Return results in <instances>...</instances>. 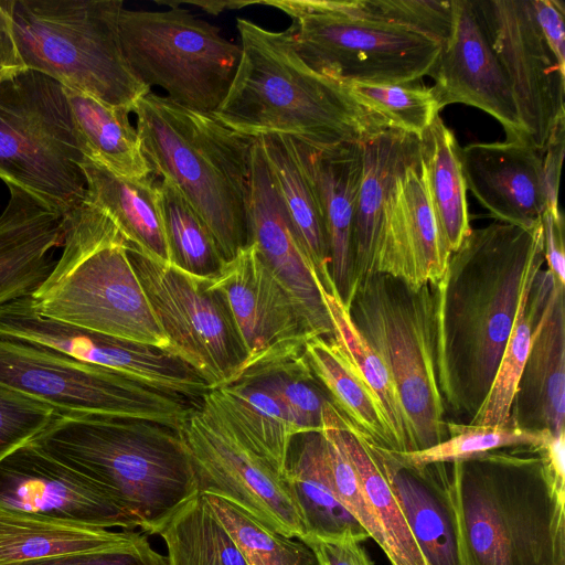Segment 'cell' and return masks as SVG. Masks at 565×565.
<instances>
[{"mask_svg": "<svg viewBox=\"0 0 565 565\" xmlns=\"http://www.w3.org/2000/svg\"><path fill=\"white\" fill-rule=\"evenodd\" d=\"M241 58L214 117L253 138L281 135L327 147L364 143L387 122L360 104L345 85L309 67L288 33L236 20Z\"/></svg>", "mask_w": 565, "mask_h": 565, "instance_id": "obj_3", "label": "cell"}, {"mask_svg": "<svg viewBox=\"0 0 565 565\" xmlns=\"http://www.w3.org/2000/svg\"><path fill=\"white\" fill-rule=\"evenodd\" d=\"M8 188L0 214V307L36 290L64 242V216L22 189Z\"/></svg>", "mask_w": 565, "mask_h": 565, "instance_id": "obj_25", "label": "cell"}, {"mask_svg": "<svg viewBox=\"0 0 565 565\" xmlns=\"http://www.w3.org/2000/svg\"><path fill=\"white\" fill-rule=\"evenodd\" d=\"M159 4L172 7H180V4H192L201 8L203 11L217 15L225 10H236L242 9L247 6L260 4V0L258 1H238V0H205V1H193V0H170V1H156Z\"/></svg>", "mask_w": 565, "mask_h": 565, "instance_id": "obj_54", "label": "cell"}, {"mask_svg": "<svg viewBox=\"0 0 565 565\" xmlns=\"http://www.w3.org/2000/svg\"><path fill=\"white\" fill-rule=\"evenodd\" d=\"M107 489L147 534L200 493L180 430L108 415H57L32 440Z\"/></svg>", "mask_w": 565, "mask_h": 565, "instance_id": "obj_4", "label": "cell"}, {"mask_svg": "<svg viewBox=\"0 0 565 565\" xmlns=\"http://www.w3.org/2000/svg\"><path fill=\"white\" fill-rule=\"evenodd\" d=\"M249 243L290 294L315 337L332 338L322 286L305 255L278 189L254 138L247 196Z\"/></svg>", "mask_w": 565, "mask_h": 565, "instance_id": "obj_20", "label": "cell"}, {"mask_svg": "<svg viewBox=\"0 0 565 565\" xmlns=\"http://www.w3.org/2000/svg\"><path fill=\"white\" fill-rule=\"evenodd\" d=\"M29 302L40 316L173 352L130 264L127 242L87 200L64 216L62 254Z\"/></svg>", "mask_w": 565, "mask_h": 565, "instance_id": "obj_6", "label": "cell"}, {"mask_svg": "<svg viewBox=\"0 0 565 565\" xmlns=\"http://www.w3.org/2000/svg\"><path fill=\"white\" fill-rule=\"evenodd\" d=\"M429 198L450 253L471 232L461 147L438 116L420 139Z\"/></svg>", "mask_w": 565, "mask_h": 565, "instance_id": "obj_36", "label": "cell"}, {"mask_svg": "<svg viewBox=\"0 0 565 565\" xmlns=\"http://www.w3.org/2000/svg\"><path fill=\"white\" fill-rule=\"evenodd\" d=\"M322 296L333 327L332 338L380 401L395 443V451H411L406 419L387 367L356 329L337 292H328L322 288Z\"/></svg>", "mask_w": 565, "mask_h": 565, "instance_id": "obj_40", "label": "cell"}, {"mask_svg": "<svg viewBox=\"0 0 565 565\" xmlns=\"http://www.w3.org/2000/svg\"><path fill=\"white\" fill-rule=\"evenodd\" d=\"M63 89L86 158L124 178L141 180L152 174L130 122V110L65 86Z\"/></svg>", "mask_w": 565, "mask_h": 565, "instance_id": "obj_34", "label": "cell"}, {"mask_svg": "<svg viewBox=\"0 0 565 565\" xmlns=\"http://www.w3.org/2000/svg\"><path fill=\"white\" fill-rule=\"evenodd\" d=\"M0 385L58 415L152 420L181 430L199 403L56 350L0 335Z\"/></svg>", "mask_w": 565, "mask_h": 565, "instance_id": "obj_12", "label": "cell"}, {"mask_svg": "<svg viewBox=\"0 0 565 565\" xmlns=\"http://www.w3.org/2000/svg\"><path fill=\"white\" fill-rule=\"evenodd\" d=\"M57 415L52 407L0 385V460L36 438Z\"/></svg>", "mask_w": 565, "mask_h": 565, "instance_id": "obj_46", "label": "cell"}, {"mask_svg": "<svg viewBox=\"0 0 565 565\" xmlns=\"http://www.w3.org/2000/svg\"><path fill=\"white\" fill-rule=\"evenodd\" d=\"M120 40L126 60L147 86H159L174 104L213 114L236 74L241 46L186 9H122Z\"/></svg>", "mask_w": 565, "mask_h": 565, "instance_id": "obj_11", "label": "cell"}, {"mask_svg": "<svg viewBox=\"0 0 565 565\" xmlns=\"http://www.w3.org/2000/svg\"><path fill=\"white\" fill-rule=\"evenodd\" d=\"M351 95L394 128L422 139L440 107L423 84L343 83Z\"/></svg>", "mask_w": 565, "mask_h": 565, "instance_id": "obj_44", "label": "cell"}, {"mask_svg": "<svg viewBox=\"0 0 565 565\" xmlns=\"http://www.w3.org/2000/svg\"><path fill=\"white\" fill-rule=\"evenodd\" d=\"M77 139L63 85L33 70L0 83V179L68 215L86 201Z\"/></svg>", "mask_w": 565, "mask_h": 565, "instance_id": "obj_10", "label": "cell"}, {"mask_svg": "<svg viewBox=\"0 0 565 565\" xmlns=\"http://www.w3.org/2000/svg\"><path fill=\"white\" fill-rule=\"evenodd\" d=\"M81 168L86 180V200L110 218L127 244L170 264L154 189L157 177L124 178L86 157Z\"/></svg>", "mask_w": 565, "mask_h": 565, "instance_id": "obj_30", "label": "cell"}, {"mask_svg": "<svg viewBox=\"0 0 565 565\" xmlns=\"http://www.w3.org/2000/svg\"><path fill=\"white\" fill-rule=\"evenodd\" d=\"M203 495L248 565H315L312 552L301 541L277 533L224 497Z\"/></svg>", "mask_w": 565, "mask_h": 565, "instance_id": "obj_43", "label": "cell"}, {"mask_svg": "<svg viewBox=\"0 0 565 565\" xmlns=\"http://www.w3.org/2000/svg\"><path fill=\"white\" fill-rule=\"evenodd\" d=\"M306 361L333 407L369 443L395 451L382 405L333 338L312 337Z\"/></svg>", "mask_w": 565, "mask_h": 565, "instance_id": "obj_33", "label": "cell"}, {"mask_svg": "<svg viewBox=\"0 0 565 565\" xmlns=\"http://www.w3.org/2000/svg\"><path fill=\"white\" fill-rule=\"evenodd\" d=\"M543 253L547 269L565 285L564 216L561 210L546 209L541 216Z\"/></svg>", "mask_w": 565, "mask_h": 565, "instance_id": "obj_50", "label": "cell"}, {"mask_svg": "<svg viewBox=\"0 0 565 565\" xmlns=\"http://www.w3.org/2000/svg\"><path fill=\"white\" fill-rule=\"evenodd\" d=\"M337 416L342 446L380 524L385 555L392 565H428L391 489L374 446L338 411Z\"/></svg>", "mask_w": 565, "mask_h": 565, "instance_id": "obj_35", "label": "cell"}, {"mask_svg": "<svg viewBox=\"0 0 565 565\" xmlns=\"http://www.w3.org/2000/svg\"><path fill=\"white\" fill-rule=\"evenodd\" d=\"M154 189L170 264L198 278L215 277L225 263L203 220L168 180L156 178Z\"/></svg>", "mask_w": 565, "mask_h": 565, "instance_id": "obj_39", "label": "cell"}, {"mask_svg": "<svg viewBox=\"0 0 565 565\" xmlns=\"http://www.w3.org/2000/svg\"><path fill=\"white\" fill-rule=\"evenodd\" d=\"M131 113L151 173L168 180L210 230L224 263L249 243L247 196L254 138L213 114L183 108L151 90Z\"/></svg>", "mask_w": 565, "mask_h": 565, "instance_id": "obj_5", "label": "cell"}, {"mask_svg": "<svg viewBox=\"0 0 565 565\" xmlns=\"http://www.w3.org/2000/svg\"><path fill=\"white\" fill-rule=\"evenodd\" d=\"M239 379L250 380L270 391L287 412L296 435L322 430L323 409L330 399L313 376L303 352L249 369Z\"/></svg>", "mask_w": 565, "mask_h": 565, "instance_id": "obj_42", "label": "cell"}, {"mask_svg": "<svg viewBox=\"0 0 565 565\" xmlns=\"http://www.w3.org/2000/svg\"><path fill=\"white\" fill-rule=\"evenodd\" d=\"M362 14L435 39L443 44L452 26L451 0H358Z\"/></svg>", "mask_w": 565, "mask_h": 565, "instance_id": "obj_45", "label": "cell"}, {"mask_svg": "<svg viewBox=\"0 0 565 565\" xmlns=\"http://www.w3.org/2000/svg\"><path fill=\"white\" fill-rule=\"evenodd\" d=\"M467 190L498 222L531 228L547 209L542 152L523 140L461 148Z\"/></svg>", "mask_w": 565, "mask_h": 565, "instance_id": "obj_22", "label": "cell"}, {"mask_svg": "<svg viewBox=\"0 0 565 565\" xmlns=\"http://www.w3.org/2000/svg\"><path fill=\"white\" fill-rule=\"evenodd\" d=\"M10 565H168L147 536L132 545L96 552L60 554Z\"/></svg>", "mask_w": 565, "mask_h": 565, "instance_id": "obj_47", "label": "cell"}, {"mask_svg": "<svg viewBox=\"0 0 565 565\" xmlns=\"http://www.w3.org/2000/svg\"><path fill=\"white\" fill-rule=\"evenodd\" d=\"M130 264L153 316L175 354L209 384L210 391L234 382L247 354L221 291L169 263L127 244Z\"/></svg>", "mask_w": 565, "mask_h": 565, "instance_id": "obj_13", "label": "cell"}, {"mask_svg": "<svg viewBox=\"0 0 565 565\" xmlns=\"http://www.w3.org/2000/svg\"><path fill=\"white\" fill-rule=\"evenodd\" d=\"M374 448L428 565H460L452 514L434 466H399Z\"/></svg>", "mask_w": 565, "mask_h": 565, "instance_id": "obj_29", "label": "cell"}, {"mask_svg": "<svg viewBox=\"0 0 565 565\" xmlns=\"http://www.w3.org/2000/svg\"><path fill=\"white\" fill-rule=\"evenodd\" d=\"M564 290L565 285L554 278L513 397L510 417L525 430L565 431Z\"/></svg>", "mask_w": 565, "mask_h": 565, "instance_id": "obj_24", "label": "cell"}, {"mask_svg": "<svg viewBox=\"0 0 565 565\" xmlns=\"http://www.w3.org/2000/svg\"><path fill=\"white\" fill-rule=\"evenodd\" d=\"M448 438L429 448L417 451H392L381 448L394 462L404 467H422L468 460L484 454L518 447L541 446L547 430L530 431L520 428L510 417L502 425L483 426L446 420Z\"/></svg>", "mask_w": 565, "mask_h": 565, "instance_id": "obj_41", "label": "cell"}, {"mask_svg": "<svg viewBox=\"0 0 565 565\" xmlns=\"http://www.w3.org/2000/svg\"><path fill=\"white\" fill-rule=\"evenodd\" d=\"M291 20L286 30L300 58L341 83L409 84L430 75L443 43L369 18L358 0H260Z\"/></svg>", "mask_w": 565, "mask_h": 565, "instance_id": "obj_9", "label": "cell"}, {"mask_svg": "<svg viewBox=\"0 0 565 565\" xmlns=\"http://www.w3.org/2000/svg\"><path fill=\"white\" fill-rule=\"evenodd\" d=\"M0 507L109 530L137 529L100 483L32 441L0 460Z\"/></svg>", "mask_w": 565, "mask_h": 565, "instance_id": "obj_18", "label": "cell"}, {"mask_svg": "<svg viewBox=\"0 0 565 565\" xmlns=\"http://www.w3.org/2000/svg\"><path fill=\"white\" fill-rule=\"evenodd\" d=\"M285 480L301 510L307 534L344 536L359 542L370 537L335 492L321 431L292 437Z\"/></svg>", "mask_w": 565, "mask_h": 565, "instance_id": "obj_27", "label": "cell"}, {"mask_svg": "<svg viewBox=\"0 0 565 565\" xmlns=\"http://www.w3.org/2000/svg\"><path fill=\"white\" fill-rule=\"evenodd\" d=\"M122 9L121 0H11L13 36L24 65L131 111L151 89L124 54Z\"/></svg>", "mask_w": 565, "mask_h": 565, "instance_id": "obj_7", "label": "cell"}, {"mask_svg": "<svg viewBox=\"0 0 565 565\" xmlns=\"http://www.w3.org/2000/svg\"><path fill=\"white\" fill-rule=\"evenodd\" d=\"M168 565H248L205 495L180 508L157 533Z\"/></svg>", "mask_w": 565, "mask_h": 565, "instance_id": "obj_38", "label": "cell"}, {"mask_svg": "<svg viewBox=\"0 0 565 565\" xmlns=\"http://www.w3.org/2000/svg\"><path fill=\"white\" fill-rule=\"evenodd\" d=\"M230 423L244 443L285 477L296 435L279 399L246 379L209 391L204 396Z\"/></svg>", "mask_w": 565, "mask_h": 565, "instance_id": "obj_32", "label": "cell"}, {"mask_svg": "<svg viewBox=\"0 0 565 565\" xmlns=\"http://www.w3.org/2000/svg\"><path fill=\"white\" fill-rule=\"evenodd\" d=\"M10 4L0 0V83L28 70L13 36Z\"/></svg>", "mask_w": 565, "mask_h": 565, "instance_id": "obj_53", "label": "cell"}, {"mask_svg": "<svg viewBox=\"0 0 565 565\" xmlns=\"http://www.w3.org/2000/svg\"><path fill=\"white\" fill-rule=\"evenodd\" d=\"M294 140L320 204L330 278L338 297L349 309L353 298L352 230L363 175V143L319 147Z\"/></svg>", "mask_w": 565, "mask_h": 565, "instance_id": "obj_23", "label": "cell"}, {"mask_svg": "<svg viewBox=\"0 0 565 565\" xmlns=\"http://www.w3.org/2000/svg\"><path fill=\"white\" fill-rule=\"evenodd\" d=\"M536 448L431 463L452 514L460 565H565V509Z\"/></svg>", "mask_w": 565, "mask_h": 565, "instance_id": "obj_2", "label": "cell"}, {"mask_svg": "<svg viewBox=\"0 0 565 565\" xmlns=\"http://www.w3.org/2000/svg\"><path fill=\"white\" fill-rule=\"evenodd\" d=\"M209 284L225 297L244 344L247 360L241 374L301 354L315 337L253 243L225 263Z\"/></svg>", "mask_w": 565, "mask_h": 565, "instance_id": "obj_17", "label": "cell"}, {"mask_svg": "<svg viewBox=\"0 0 565 565\" xmlns=\"http://www.w3.org/2000/svg\"><path fill=\"white\" fill-rule=\"evenodd\" d=\"M0 335L56 350L195 403L210 391L206 381L175 353L40 316L29 297L0 307Z\"/></svg>", "mask_w": 565, "mask_h": 565, "instance_id": "obj_16", "label": "cell"}, {"mask_svg": "<svg viewBox=\"0 0 565 565\" xmlns=\"http://www.w3.org/2000/svg\"><path fill=\"white\" fill-rule=\"evenodd\" d=\"M535 21L548 47L565 68V4L561 0H530Z\"/></svg>", "mask_w": 565, "mask_h": 565, "instance_id": "obj_49", "label": "cell"}, {"mask_svg": "<svg viewBox=\"0 0 565 565\" xmlns=\"http://www.w3.org/2000/svg\"><path fill=\"white\" fill-rule=\"evenodd\" d=\"M452 26L430 73L440 109L460 103L479 108L524 140L513 95L473 0H451ZM527 143V142H526Z\"/></svg>", "mask_w": 565, "mask_h": 565, "instance_id": "obj_19", "label": "cell"}, {"mask_svg": "<svg viewBox=\"0 0 565 565\" xmlns=\"http://www.w3.org/2000/svg\"><path fill=\"white\" fill-rule=\"evenodd\" d=\"M450 254L429 198L420 151L393 189L376 274L399 278L414 288L425 282L436 285Z\"/></svg>", "mask_w": 565, "mask_h": 565, "instance_id": "obj_21", "label": "cell"}, {"mask_svg": "<svg viewBox=\"0 0 565 565\" xmlns=\"http://www.w3.org/2000/svg\"><path fill=\"white\" fill-rule=\"evenodd\" d=\"M348 310L394 381L411 451L447 439L435 366L433 285L414 288L391 275L373 274L358 284Z\"/></svg>", "mask_w": 565, "mask_h": 565, "instance_id": "obj_8", "label": "cell"}, {"mask_svg": "<svg viewBox=\"0 0 565 565\" xmlns=\"http://www.w3.org/2000/svg\"><path fill=\"white\" fill-rule=\"evenodd\" d=\"M544 263L541 222L471 230L433 285L434 351L445 412L469 417L483 403L522 291Z\"/></svg>", "mask_w": 565, "mask_h": 565, "instance_id": "obj_1", "label": "cell"}, {"mask_svg": "<svg viewBox=\"0 0 565 565\" xmlns=\"http://www.w3.org/2000/svg\"><path fill=\"white\" fill-rule=\"evenodd\" d=\"M565 145V120L558 122L550 135L542 152V169L547 209L559 210L558 188Z\"/></svg>", "mask_w": 565, "mask_h": 565, "instance_id": "obj_51", "label": "cell"}, {"mask_svg": "<svg viewBox=\"0 0 565 565\" xmlns=\"http://www.w3.org/2000/svg\"><path fill=\"white\" fill-rule=\"evenodd\" d=\"M554 278L548 269H540L525 285L492 385L467 424L497 426L510 420L513 397L530 353L534 328Z\"/></svg>", "mask_w": 565, "mask_h": 565, "instance_id": "obj_37", "label": "cell"}, {"mask_svg": "<svg viewBox=\"0 0 565 565\" xmlns=\"http://www.w3.org/2000/svg\"><path fill=\"white\" fill-rule=\"evenodd\" d=\"M509 82L524 140L543 152L565 120V68L544 40L530 0L476 1Z\"/></svg>", "mask_w": 565, "mask_h": 565, "instance_id": "obj_15", "label": "cell"}, {"mask_svg": "<svg viewBox=\"0 0 565 565\" xmlns=\"http://www.w3.org/2000/svg\"><path fill=\"white\" fill-rule=\"evenodd\" d=\"M256 139L305 255L322 288L335 292L329 274L328 241L320 204L295 140L281 135Z\"/></svg>", "mask_w": 565, "mask_h": 565, "instance_id": "obj_31", "label": "cell"}, {"mask_svg": "<svg viewBox=\"0 0 565 565\" xmlns=\"http://www.w3.org/2000/svg\"><path fill=\"white\" fill-rule=\"evenodd\" d=\"M420 139L386 128L363 143V175L352 230L353 294L358 284L376 274L386 211L403 171L420 156Z\"/></svg>", "mask_w": 565, "mask_h": 565, "instance_id": "obj_26", "label": "cell"}, {"mask_svg": "<svg viewBox=\"0 0 565 565\" xmlns=\"http://www.w3.org/2000/svg\"><path fill=\"white\" fill-rule=\"evenodd\" d=\"M299 541L312 552L317 565H373L354 539L307 534Z\"/></svg>", "mask_w": 565, "mask_h": 565, "instance_id": "obj_48", "label": "cell"}, {"mask_svg": "<svg viewBox=\"0 0 565 565\" xmlns=\"http://www.w3.org/2000/svg\"><path fill=\"white\" fill-rule=\"evenodd\" d=\"M140 532L96 527L0 507V565L128 546Z\"/></svg>", "mask_w": 565, "mask_h": 565, "instance_id": "obj_28", "label": "cell"}, {"mask_svg": "<svg viewBox=\"0 0 565 565\" xmlns=\"http://www.w3.org/2000/svg\"><path fill=\"white\" fill-rule=\"evenodd\" d=\"M544 477L557 502L565 504V431L557 435L548 434L539 446Z\"/></svg>", "mask_w": 565, "mask_h": 565, "instance_id": "obj_52", "label": "cell"}, {"mask_svg": "<svg viewBox=\"0 0 565 565\" xmlns=\"http://www.w3.org/2000/svg\"><path fill=\"white\" fill-rule=\"evenodd\" d=\"M180 431L200 493L228 499L286 537L307 535L285 477L253 451L209 401L201 398Z\"/></svg>", "mask_w": 565, "mask_h": 565, "instance_id": "obj_14", "label": "cell"}]
</instances>
